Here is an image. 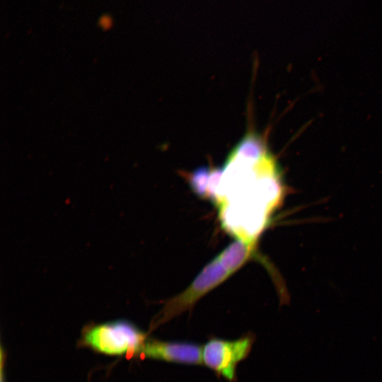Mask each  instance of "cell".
Here are the masks:
<instances>
[{"label": "cell", "mask_w": 382, "mask_h": 382, "mask_svg": "<svg viewBox=\"0 0 382 382\" xmlns=\"http://www.w3.org/2000/svg\"><path fill=\"white\" fill-rule=\"evenodd\" d=\"M265 139L255 132L247 133L233 147L229 156L248 163H255L268 152Z\"/></svg>", "instance_id": "cell-6"}, {"label": "cell", "mask_w": 382, "mask_h": 382, "mask_svg": "<svg viewBox=\"0 0 382 382\" xmlns=\"http://www.w3.org/2000/svg\"><path fill=\"white\" fill-rule=\"evenodd\" d=\"M231 274L215 257L196 276L181 293L167 300L156 316L151 329L169 321L189 311L204 295L226 280Z\"/></svg>", "instance_id": "cell-2"}, {"label": "cell", "mask_w": 382, "mask_h": 382, "mask_svg": "<svg viewBox=\"0 0 382 382\" xmlns=\"http://www.w3.org/2000/svg\"><path fill=\"white\" fill-rule=\"evenodd\" d=\"M255 245L236 239L216 257L232 275L248 262L254 253Z\"/></svg>", "instance_id": "cell-7"}, {"label": "cell", "mask_w": 382, "mask_h": 382, "mask_svg": "<svg viewBox=\"0 0 382 382\" xmlns=\"http://www.w3.org/2000/svg\"><path fill=\"white\" fill-rule=\"evenodd\" d=\"M254 342L251 334L233 340L211 337L203 347V363L217 376L233 382L236 380L238 363L248 356Z\"/></svg>", "instance_id": "cell-4"}, {"label": "cell", "mask_w": 382, "mask_h": 382, "mask_svg": "<svg viewBox=\"0 0 382 382\" xmlns=\"http://www.w3.org/2000/svg\"><path fill=\"white\" fill-rule=\"evenodd\" d=\"M146 334L125 320L96 325L88 330L84 342L97 352L122 355L141 353L146 342Z\"/></svg>", "instance_id": "cell-3"}, {"label": "cell", "mask_w": 382, "mask_h": 382, "mask_svg": "<svg viewBox=\"0 0 382 382\" xmlns=\"http://www.w3.org/2000/svg\"><path fill=\"white\" fill-rule=\"evenodd\" d=\"M214 204L224 227L238 240L255 244L284 186L276 158L268 151L255 163L228 156Z\"/></svg>", "instance_id": "cell-1"}, {"label": "cell", "mask_w": 382, "mask_h": 382, "mask_svg": "<svg viewBox=\"0 0 382 382\" xmlns=\"http://www.w3.org/2000/svg\"><path fill=\"white\" fill-rule=\"evenodd\" d=\"M141 353L145 357L168 362L202 364V347L192 342L151 340L146 342Z\"/></svg>", "instance_id": "cell-5"}, {"label": "cell", "mask_w": 382, "mask_h": 382, "mask_svg": "<svg viewBox=\"0 0 382 382\" xmlns=\"http://www.w3.org/2000/svg\"><path fill=\"white\" fill-rule=\"evenodd\" d=\"M211 171L210 166H200L191 172H182L181 174L196 195L202 199H207Z\"/></svg>", "instance_id": "cell-8"}, {"label": "cell", "mask_w": 382, "mask_h": 382, "mask_svg": "<svg viewBox=\"0 0 382 382\" xmlns=\"http://www.w3.org/2000/svg\"><path fill=\"white\" fill-rule=\"evenodd\" d=\"M99 24L103 29H109L112 24V18L107 15L103 16L99 21Z\"/></svg>", "instance_id": "cell-9"}]
</instances>
